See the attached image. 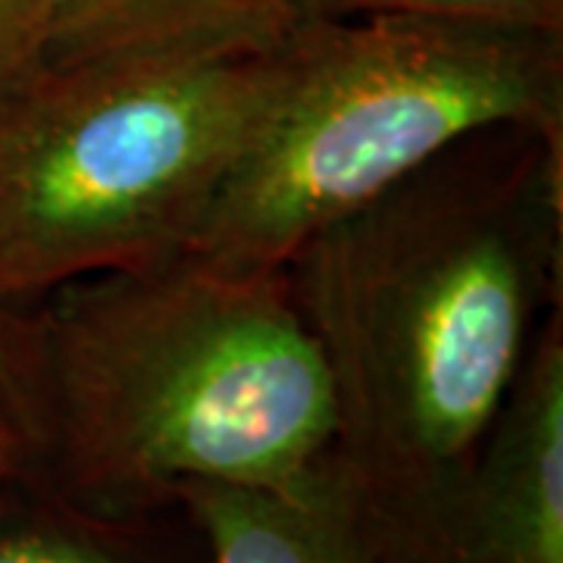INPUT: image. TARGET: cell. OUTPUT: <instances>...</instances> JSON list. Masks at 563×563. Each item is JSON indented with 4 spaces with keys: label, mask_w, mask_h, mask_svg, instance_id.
<instances>
[{
    "label": "cell",
    "mask_w": 563,
    "mask_h": 563,
    "mask_svg": "<svg viewBox=\"0 0 563 563\" xmlns=\"http://www.w3.org/2000/svg\"><path fill=\"white\" fill-rule=\"evenodd\" d=\"M0 385L44 488L125 520L185 483H288L339 435L285 269L188 251L0 303Z\"/></svg>",
    "instance_id": "cell-1"
},
{
    "label": "cell",
    "mask_w": 563,
    "mask_h": 563,
    "mask_svg": "<svg viewBox=\"0 0 563 563\" xmlns=\"http://www.w3.org/2000/svg\"><path fill=\"white\" fill-rule=\"evenodd\" d=\"M144 517H103L44 488L38 507L0 526V563H161Z\"/></svg>",
    "instance_id": "cell-8"
},
{
    "label": "cell",
    "mask_w": 563,
    "mask_h": 563,
    "mask_svg": "<svg viewBox=\"0 0 563 563\" xmlns=\"http://www.w3.org/2000/svg\"><path fill=\"white\" fill-rule=\"evenodd\" d=\"M279 35L51 63L0 101V303L185 251Z\"/></svg>",
    "instance_id": "cell-4"
},
{
    "label": "cell",
    "mask_w": 563,
    "mask_h": 563,
    "mask_svg": "<svg viewBox=\"0 0 563 563\" xmlns=\"http://www.w3.org/2000/svg\"><path fill=\"white\" fill-rule=\"evenodd\" d=\"M16 473H25V442L13 407L7 401V391L0 385V485Z\"/></svg>",
    "instance_id": "cell-11"
},
{
    "label": "cell",
    "mask_w": 563,
    "mask_h": 563,
    "mask_svg": "<svg viewBox=\"0 0 563 563\" xmlns=\"http://www.w3.org/2000/svg\"><path fill=\"white\" fill-rule=\"evenodd\" d=\"M282 29L263 0H51L44 66Z\"/></svg>",
    "instance_id": "cell-7"
},
{
    "label": "cell",
    "mask_w": 563,
    "mask_h": 563,
    "mask_svg": "<svg viewBox=\"0 0 563 563\" xmlns=\"http://www.w3.org/2000/svg\"><path fill=\"white\" fill-rule=\"evenodd\" d=\"M563 139L470 135L291 254L329 373L335 454L383 498L451 476L488 432L561 291Z\"/></svg>",
    "instance_id": "cell-2"
},
{
    "label": "cell",
    "mask_w": 563,
    "mask_h": 563,
    "mask_svg": "<svg viewBox=\"0 0 563 563\" xmlns=\"http://www.w3.org/2000/svg\"><path fill=\"white\" fill-rule=\"evenodd\" d=\"M376 504L385 563H563L561 307L479 448L426 492Z\"/></svg>",
    "instance_id": "cell-5"
},
{
    "label": "cell",
    "mask_w": 563,
    "mask_h": 563,
    "mask_svg": "<svg viewBox=\"0 0 563 563\" xmlns=\"http://www.w3.org/2000/svg\"><path fill=\"white\" fill-rule=\"evenodd\" d=\"M47 22L51 0H0V101L44 66Z\"/></svg>",
    "instance_id": "cell-10"
},
{
    "label": "cell",
    "mask_w": 563,
    "mask_h": 563,
    "mask_svg": "<svg viewBox=\"0 0 563 563\" xmlns=\"http://www.w3.org/2000/svg\"><path fill=\"white\" fill-rule=\"evenodd\" d=\"M276 20H329L332 13H401V16H448V20H488L548 25L558 13V0H266Z\"/></svg>",
    "instance_id": "cell-9"
},
{
    "label": "cell",
    "mask_w": 563,
    "mask_h": 563,
    "mask_svg": "<svg viewBox=\"0 0 563 563\" xmlns=\"http://www.w3.org/2000/svg\"><path fill=\"white\" fill-rule=\"evenodd\" d=\"M492 129L563 139L548 25L379 13L291 22L188 254L285 269L322 225Z\"/></svg>",
    "instance_id": "cell-3"
},
{
    "label": "cell",
    "mask_w": 563,
    "mask_h": 563,
    "mask_svg": "<svg viewBox=\"0 0 563 563\" xmlns=\"http://www.w3.org/2000/svg\"><path fill=\"white\" fill-rule=\"evenodd\" d=\"M173 501L210 563H385L376 495L335 448L282 485L185 483Z\"/></svg>",
    "instance_id": "cell-6"
}]
</instances>
